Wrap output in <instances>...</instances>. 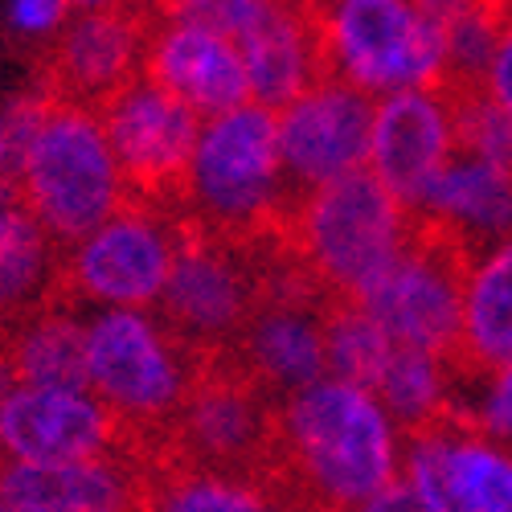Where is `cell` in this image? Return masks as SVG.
Here are the masks:
<instances>
[{"mask_svg":"<svg viewBox=\"0 0 512 512\" xmlns=\"http://www.w3.org/2000/svg\"><path fill=\"white\" fill-rule=\"evenodd\" d=\"M402 476V431L369 390L324 377L275 406L263 476L295 512H361Z\"/></svg>","mask_w":512,"mask_h":512,"instance_id":"1","label":"cell"},{"mask_svg":"<svg viewBox=\"0 0 512 512\" xmlns=\"http://www.w3.org/2000/svg\"><path fill=\"white\" fill-rule=\"evenodd\" d=\"M410 226L414 209L357 168L295 197L279 222V246L324 300L353 304L402 254Z\"/></svg>","mask_w":512,"mask_h":512,"instance_id":"2","label":"cell"},{"mask_svg":"<svg viewBox=\"0 0 512 512\" xmlns=\"http://www.w3.org/2000/svg\"><path fill=\"white\" fill-rule=\"evenodd\" d=\"M177 209L185 226L230 242H259L279 234L287 213V185L279 164L275 111L242 103L218 119H205Z\"/></svg>","mask_w":512,"mask_h":512,"instance_id":"3","label":"cell"},{"mask_svg":"<svg viewBox=\"0 0 512 512\" xmlns=\"http://www.w3.org/2000/svg\"><path fill=\"white\" fill-rule=\"evenodd\" d=\"M201 353L156 312H91L87 316V390L111 410L123 439L148 459L201 373Z\"/></svg>","mask_w":512,"mask_h":512,"instance_id":"4","label":"cell"},{"mask_svg":"<svg viewBox=\"0 0 512 512\" xmlns=\"http://www.w3.org/2000/svg\"><path fill=\"white\" fill-rule=\"evenodd\" d=\"M185 230L177 205L127 197L103 226L62 250L54 300L95 312H156Z\"/></svg>","mask_w":512,"mask_h":512,"instance_id":"5","label":"cell"},{"mask_svg":"<svg viewBox=\"0 0 512 512\" xmlns=\"http://www.w3.org/2000/svg\"><path fill=\"white\" fill-rule=\"evenodd\" d=\"M127 197L132 189L119 173L99 111L54 99L21 173L17 201L66 250L123 209Z\"/></svg>","mask_w":512,"mask_h":512,"instance_id":"6","label":"cell"},{"mask_svg":"<svg viewBox=\"0 0 512 512\" xmlns=\"http://www.w3.org/2000/svg\"><path fill=\"white\" fill-rule=\"evenodd\" d=\"M324 78L373 99L439 87L447 46L443 29L418 0H316L312 5Z\"/></svg>","mask_w":512,"mask_h":512,"instance_id":"7","label":"cell"},{"mask_svg":"<svg viewBox=\"0 0 512 512\" xmlns=\"http://www.w3.org/2000/svg\"><path fill=\"white\" fill-rule=\"evenodd\" d=\"M480 259V250L455 234L447 222L414 213L410 238L398 259L381 271L377 283L353 300L394 345L422 349L451 361L459 345L463 287Z\"/></svg>","mask_w":512,"mask_h":512,"instance_id":"8","label":"cell"},{"mask_svg":"<svg viewBox=\"0 0 512 512\" xmlns=\"http://www.w3.org/2000/svg\"><path fill=\"white\" fill-rule=\"evenodd\" d=\"M279 267V234L259 242H230L189 226L156 316L201 357L222 353L234 345V336L246 328L254 308L263 304Z\"/></svg>","mask_w":512,"mask_h":512,"instance_id":"9","label":"cell"},{"mask_svg":"<svg viewBox=\"0 0 512 512\" xmlns=\"http://www.w3.org/2000/svg\"><path fill=\"white\" fill-rule=\"evenodd\" d=\"M275 406L279 402L254 386L226 353H205L201 373L173 422V431L164 435L156 459L259 480L271 447Z\"/></svg>","mask_w":512,"mask_h":512,"instance_id":"10","label":"cell"},{"mask_svg":"<svg viewBox=\"0 0 512 512\" xmlns=\"http://www.w3.org/2000/svg\"><path fill=\"white\" fill-rule=\"evenodd\" d=\"M324 295L295 271L283 254V267L254 308L246 328L234 336V345L222 349L267 398L283 402L328 377V349H324V320H328Z\"/></svg>","mask_w":512,"mask_h":512,"instance_id":"11","label":"cell"},{"mask_svg":"<svg viewBox=\"0 0 512 512\" xmlns=\"http://www.w3.org/2000/svg\"><path fill=\"white\" fill-rule=\"evenodd\" d=\"M99 123L132 197L177 205L201 119L140 74L99 107Z\"/></svg>","mask_w":512,"mask_h":512,"instance_id":"12","label":"cell"},{"mask_svg":"<svg viewBox=\"0 0 512 512\" xmlns=\"http://www.w3.org/2000/svg\"><path fill=\"white\" fill-rule=\"evenodd\" d=\"M373 107H377L373 95L345 87L336 78H324L295 103L275 111L287 205L328 181H340L365 168Z\"/></svg>","mask_w":512,"mask_h":512,"instance_id":"13","label":"cell"},{"mask_svg":"<svg viewBox=\"0 0 512 512\" xmlns=\"http://www.w3.org/2000/svg\"><path fill=\"white\" fill-rule=\"evenodd\" d=\"M152 17L156 13L148 5L74 13L54 37L46 74H41V91L58 103L99 111L127 82L140 78Z\"/></svg>","mask_w":512,"mask_h":512,"instance_id":"14","label":"cell"},{"mask_svg":"<svg viewBox=\"0 0 512 512\" xmlns=\"http://www.w3.org/2000/svg\"><path fill=\"white\" fill-rule=\"evenodd\" d=\"M119 439V422L87 386H13L0 402L5 463H78Z\"/></svg>","mask_w":512,"mask_h":512,"instance_id":"15","label":"cell"},{"mask_svg":"<svg viewBox=\"0 0 512 512\" xmlns=\"http://www.w3.org/2000/svg\"><path fill=\"white\" fill-rule=\"evenodd\" d=\"M148 459L119 439L78 463H5L0 496L17 512H144Z\"/></svg>","mask_w":512,"mask_h":512,"instance_id":"16","label":"cell"},{"mask_svg":"<svg viewBox=\"0 0 512 512\" xmlns=\"http://www.w3.org/2000/svg\"><path fill=\"white\" fill-rule=\"evenodd\" d=\"M451 156H455V127L439 87H414L377 99L365 168L398 201L414 209L426 185L443 173Z\"/></svg>","mask_w":512,"mask_h":512,"instance_id":"17","label":"cell"},{"mask_svg":"<svg viewBox=\"0 0 512 512\" xmlns=\"http://www.w3.org/2000/svg\"><path fill=\"white\" fill-rule=\"evenodd\" d=\"M140 74L185 103L201 123L250 103L246 66L234 41L173 17H152Z\"/></svg>","mask_w":512,"mask_h":512,"instance_id":"18","label":"cell"},{"mask_svg":"<svg viewBox=\"0 0 512 512\" xmlns=\"http://www.w3.org/2000/svg\"><path fill=\"white\" fill-rule=\"evenodd\" d=\"M238 54L246 66L250 103L267 111H283L304 91H312L316 82H324V54L312 9L275 5L267 21L238 46Z\"/></svg>","mask_w":512,"mask_h":512,"instance_id":"19","label":"cell"},{"mask_svg":"<svg viewBox=\"0 0 512 512\" xmlns=\"http://www.w3.org/2000/svg\"><path fill=\"white\" fill-rule=\"evenodd\" d=\"M447 365L455 377L512 369V238L480 254L467 275L459 345Z\"/></svg>","mask_w":512,"mask_h":512,"instance_id":"20","label":"cell"},{"mask_svg":"<svg viewBox=\"0 0 512 512\" xmlns=\"http://www.w3.org/2000/svg\"><path fill=\"white\" fill-rule=\"evenodd\" d=\"M414 213L447 222L480 250L484 238L512 230V173L476 156H451L443 173L426 185Z\"/></svg>","mask_w":512,"mask_h":512,"instance_id":"21","label":"cell"},{"mask_svg":"<svg viewBox=\"0 0 512 512\" xmlns=\"http://www.w3.org/2000/svg\"><path fill=\"white\" fill-rule=\"evenodd\" d=\"M58 263L62 246L37 226L17 197H9L0 205V332L54 300Z\"/></svg>","mask_w":512,"mask_h":512,"instance_id":"22","label":"cell"},{"mask_svg":"<svg viewBox=\"0 0 512 512\" xmlns=\"http://www.w3.org/2000/svg\"><path fill=\"white\" fill-rule=\"evenodd\" d=\"M17 386H87V316L50 300L5 332Z\"/></svg>","mask_w":512,"mask_h":512,"instance_id":"23","label":"cell"},{"mask_svg":"<svg viewBox=\"0 0 512 512\" xmlns=\"http://www.w3.org/2000/svg\"><path fill=\"white\" fill-rule=\"evenodd\" d=\"M144 512H295L267 480L148 459Z\"/></svg>","mask_w":512,"mask_h":512,"instance_id":"24","label":"cell"},{"mask_svg":"<svg viewBox=\"0 0 512 512\" xmlns=\"http://www.w3.org/2000/svg\"><path fill=\"white\" fill-rule=\"evenodd\" d=\"M369 394L386 406V414L398 422V431L410 435L451 410V365L422 349L394 345Z\"/></svg>","mask_w":512,"mask_h":512,"instance_id":"25","label":"cell"},{"mask_svg":"<svg viewBox=\"0 0 512 512\" xmlns=\"http://www.w3.org/2000/svg\"><path fill=\"white\" fill-rule=\"evenodd\" d=\"M324 349H328V377L353 381L361 390H373V381L394 353V340L381 332L357 304H328L324 320Z\"/></svg>","mask_w":512,"mask_h":512,"instance_id":"26","label":"cell"},{"mask_svg":"<svg viewBox=\"0 0 512 512\" xmlns=\"http://www.w3.org/2000/svg\"><path fill=\"white\" fill-rule=\"evenodd\" d=\"M447 107H451V127H455V152L476 156L496 168L512 173V123L496 107L484 82H467V87H439Z\"/></svg>","mask_w":512,"mask_h":512,"instance_id":"27","label":"cell"},{"mask_svg":"<svg viewBox=\"0 0 512 512\" xmlns=\"http://www.w3.org/2000/svg\"><path fill=\"white\" fill-rule=\"evenodd\" d=\"M148 5H152L156 17L201 25V29L218 33V37H230L234 46H242V41L275 9L271 0H148Z\"/></svg>","mask_w":512,"mask_h":512,"instance_id":"28","label":"cell"},{"mask_svg":"<svg viewBox=\"0 0 512 512\" xmlns=\"http://www.w3.org/2000/svg\"><path fill=\"white\" fill-rule=\"evenodd\" d=\"M50 95L46 91H29L21 99H13L5 111H0V189L17 197L21 173L29 164V152L41 136V123L50 115Z\"/></svg>","mask_w":512,"mask_h":512,"instance_id":"29","label":"cell"},{"mask_svg":"<svg viewBox=\"0 0 512 512\" xmlns=\"http://www.w3.org/2000/svg\"><path fill=\"white\" fill-rule=\"evenodd\" d=\"M463 418L500 447H512V369L484 373V394L476 406H467Z\"/></svg>","mask_w":512,"mask_h":512,"instance_id":"30","label":"cell"},{"mask_svg":"<svg viewBox=\"0 0 512 512\" xmlns=\"http://www.w3.org/2000/svg\"><path fill=\"white\" fill-rule=\"evenodd\" d=\"M484 87L488 95L496 99V107L508 115L512 123V13L496 37V50H492V62H488V74H484Z\"/></svg>","mask_w":512,"mask_h":512,"instance_id":"31","label":"cell"},{"mask_svg":"<svg viewBox=\"0 0 512 512\" xmlns=\"http://www.w3.org/2000/svg\"><path fill=\"white\" fill-rule=\"evenodd\" d=\"M74 17L70 0H13V25L21 33H58Z\"/></svg>","mask_w":512,"mask_h":512,"instance_id":"32","label":"cell"},{"mask_svg":"<svg viewBox=\"0 0 512 512\" xmlns=\"http://www.w3.org/2000/svg\"><path fill=\"white\" fill-rule=\"evenodd\" d=\"M361 512H431V508H426V504H422V500H418V496L398 480V484H390L381 496H373Z\"/></svg>","mask_w":512,"mask_h":512,"instance_id":"33","label":"cell"},{"mask_svg":"<svg viewBox=\"0 0 512 512\" xmlns=\"http://www.w3.org/2000/svg\"><path fill=\"white\" fill-rule=\"evenodd\" d=\"M119 5H148V0H70L74 13H99V9H119Z\"/></svg>","mask_w":512,"mask_h":512,"instance_id":"34","label":"cell"},{"mask_svg":"<svg viewBox=\"0 0 512 512\" xmlns=\"http://www.w3.org/2000/svg\"><path fill=\"white\" fill-rule=\"evenodd\" d=\"M271 5H283V9H312L316 0H271Z\"/></svg>","mask_w":512,"mask_h":512,"instance_id":"35","label":"cell"},{"mask_svg":"<svg viewBox=\"0 0 512 512\" xmlns=\"http://www.w3.org/2000/svg\"><path fill=\"white\" fill-rule=\"evenodd\" d=\"M0 512H17V508H13V504H9L5 496H0Z\"/></svg>","mask_w":512,"mask_h":512,"instance_id":"36","label":"cell"},{"mask_svg":"<svg viewBox=\"0 0 512 512\" xmlns=\"http://www.w3.org/2000/svg\"><path fill=\"white\" fill-rule=\"evenodd\" d=\"M9 197H13V193H5V189H0V205H5V201H9Z\"/></svg>","mask_w":512,"mask_h":512,"instance_id":"37","label":"cell"},{"mask_svg":"<svg viewBox=\"0 0 512 512\" xmlns=\"http://www.w3.org/2000/svg\"><path fill=\"white\" fill-rule=\"evenodd\" d=\"M0 467H5V447H0Z\"/></svg>","mask_w":512,"mask_h":512,"instance_id":"38","label":"cell"}]
</instances>
